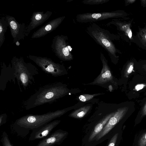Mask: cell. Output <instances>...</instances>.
<instances>
[{
	"label": "cell",
	"mask_w": 146,
	"mask_h": 146,
	"mask_svg": "<svg viewBox=\"0 0 146 146\" xmlns=\"http://www.w3.org/2000/svg\"><path fill=\"white\" fill-rule=\"evenodd\" d=\"M66 86L60 82L47 84L40 88L23 102V106L29 110L46 104H52L69 92Z\"/></svg>",
	"instance_id": "cell-1"
},
{
	"label": "cell",
	"mask_w": 146,
	"mask_h": 146,
	"mask_svg": "<svg viewBox=\"0 0 146 146\" xmlns=\"http://www.w3.org/2000/svg\"><path fill=\"white\" fill-rule=\"evenodd\" d=\"M68 111L67 108H65L41 115H27L16 120L12 127L18 135L25 137L29 133L30 131L60 117Z\"/></svg>",
	"instance_id": "cell-2"
},
{
	"label": "cell",
	"mask_w": 146,
	"mask_h": 146,
	"mask_svg": "<svg viewBox=\"0 0 146 146\" xmlns=\"http://www.w3.org/2000/svg\"><path fill=\"white\" fill-rule=\"evenodd\" d=\"M11 66L14 73L20 91L21 86L25 90L30 85L34 82V76L38 74V68L30 62H26L23 58L14 56L11 60Z\"/></svg>",
	"instance_id": "cell-3"
},
{
	"label": "cell",
	"mask_w": 146,
	"mask_h": 146,
	"mask_svg": "<svg viewBox=\"0 0 146 146\" xmlns=\"http://www.w3.org/2000/svg\"><path fill=\"white\" fill-rule=\"evenodd\" d=\"M86 31L97 44L106 51L112 61L116 57V50L112 40L113 36L108 31L92 23L86 28Z\"/></svg>",
	"instance_id": "cell-4"
},
{
	"label": "cell",
	"mask_w": 146,
	"mask_h": 146,
	"mask_svg": "<svg viewBox=\"0 0 146 146\" xmlns=\"http://www.w3.org/2000/svg\"><path fill=\"white\" fill-rule=\"evenodd\" d=\"M28 57L35 62L45 73L53 76L57 77L65 74L66 70L64 66L45 57L29 55Z\"/></svg>",
	"instance_id": "cell-5"
},
{
	"label": "cell",
	"mask_w": 146,
	"mask_h": 146,
	"mask_svg": "<svg viewBox=\"0 0 146 146\" xmlns=\"http://www.w3.org/2000/svg\"><path fill=\"white\" fill-rule=\"evenodd\" d=\"M68 40L67 36L61 35L54 36L52 41V50L57 57L63 61H70L73 58L72 48Z\"/></svg>",
	"instance_id": "cell-6"
},
{
	"label": "cell",
	"mask_w": 146,
	"mask_h": 146,
	"mask_svg": "<svg viewBox=\"0 0 146 146\" xmlns=\"http://www.w3.org/2000/svg\"><path fill=\"white\" fill-rule=\"evenodd\" d=\"M119 14L117 11L87 13L78 14L76 16V19L79 23L93 22L115 18Z\"/></svg>",
	"instance_id": "cell-7"
},
{
	"label": "cell",
	"mask_w": 146,
	"mask_h": 146,
	"mask_svg": "<svg viewBox=\"0 0 146 146\" xmlns=\"http://www.w3.org/2000/svg\"><path fill=\"white\" fill-rule=\"evenodd\" d=\"M5 20L9 24L13 42L16 43L21 40L24 39L25 36V30L27 26L24 23H19L14 17L6 15Z\"/></svg>",
	"instance_id": "cell-8"
},
{
	"label": "cell",
	"mask_w": 146,
	"mask_h": 146,
	"mask_svg": "<svg viewBox=\"0 0 146 146\" xmlns=\"http://www.w3.org/2000/svg\"><path fill=\"white\" fill-rule=\"evenodd\" d=\"M60 120H54L32 131L29 141L43 139L50 135L53 130L60 123Z\"/></svg>",
	"instance_id": "cell-9"
},
{
	"label": "cell",
	"mask_w": 146,
	"mask_h": 146,
	"mask_svg": "<svg viewBox=\"0 0 146 146\" xmlns=\"http://www.w3.org/2000/svg\"><path fill=\"white\" fill-rule=\"evenodd\" d=\"M52 14L51 11H35L32 14L30 19L31 21L27 26L25 36H27L31 31L43 24L48 20Z\"/></svg>",
	"instance_id": "cell-10"
},
{
	"label": "cell",
	"mask_w": 146,
	"mask_h": 146,
	"mask_svg": "<svg viewBox=\"0 0 146 146\" xmlns=\"http://www.w3.org/2000/svg\"><path fill=\"white\" fill-rule=\"evenodd\" d=\"M68 133L58 129L40 141L36 146H54L61 144L66 138Z\"/></svg>",
	"instance_id": "cell-11"
},
{
	"label": "cell",
	"mask_w": 146,
	"mask_h": 146,
	"mask_svg": "<svg viewBox=\"0 0 146 146\" xmlns=\"http://www.w3.org/2000/svg\"><path fill=\"white\" fill-rule=\"evenodd\" d=\"M65 18V16H62L50 21L34 32L31 36V38H39L50 33L57 28Z\"/></svg>",
	"instance_id": "cell-12"
},
{
	"label": "cell",
	"mask_w": 146,
	"mask_h": 146,
	"mask_svg": "<svg viewBox=\"0 0 146 146\" xmlns=\"http://www.w3.org/2000/svg\"><path fill=\"white\" fill-rule=\"evenodd\" d=\"M126 111V109L123 108L118 109L114 113L101 131L96 136V140H98L110 131L122 118Z\"/></svg>",
	"instance_id": "cell-13"
},
{
	"label": "cell",
	"mask_w": 146,
	"mask_h": 146,
	"mask_svg": "<svg viewBox=\"0 0 146 146\" xmlns=\"http://www.w3.org/2000/svg\"><path fill=\"white\" fill-rule=\"evenodd\" d=\"M100 58L102 64L101 73L92 82L87 84H102L111 82L113 79L108 61L102 52L100 53Z\"/></svg>",
	"instance_id": "cell-14"
},
{
	"label": "cell",
	"mask_w": 146,
	"mask_h": 146,
	"mask_svg": "<svg viewBox=\"0 0 146 146\" xmlns=\"http://www.w3.org/2000/svg\"><path fill=\"white\" fill-rule=\"evenodd\" d=\"M1 73L0 78V90L4 91L8 82L12 81L15 83V77L11 65L9 64L7 66L4 62L1 64Z\"/></svg>",
	"instance_id": "cell-15"
},
{
	"label": "cell",
	"mask_w": 146,
	"mask_h": 146,
	"mask_svg": "<svg viewBox=\"0 0 146 146\" xmlns=\"http://www.w3.org/2000/svg\"><path fill=\"white\" fill-rule=\"evenodd\" d=\"M113 112L106 116L95 126L89 138V141L92 140L101 131L109 119L113 115Z\"/></svg>",
	"instance_id": "cell-16"
},
{
	"label": "cell",
	"mask_w": 146,
	"mask_h": 146,
	"mask_svg": "<svg viewBox=\"0 0 146 146\" xmlns=\"http://www.w3.org/2000/svg\"><path fill=\"white\" fill-rule=\"evenodd\" d=\"M9 25L5 20V17H3L0 19V48L3 44L5 39V34Z\"/></svg>",
	"instance_id": "cell-17"
},
{
	"label": "cell",
	"mask_w": 146,
	"mask_h": 146,
	"mask_svg": "<svg viewBox=\"0 0 146 146\" xmlns=\"http://www.w3.org/2000/svg\"><path fill=\"white\" fill-rule=\"evenodd\" d=\"M91 107L90 106L82 107L71 113L69 115L70 117L79 119L84 117L89 111Z\"/></svg>",
	"instance_id": "cell-18"
},
{
	"label": "cell",
	"mask_w": 146,
	"mask_h": 146,
	"mask_svg": "<svg viewBox=\"0 0 146 146\" xmlns=\"http://www.w3.org/2000/svg\"><path fill=\"white\" fill-rule=\"evenodd\" d=\"M0 141L2 146H14L11 142L7 133L5 131L2 133Z\"/></svg>",
	"instance_id": "cell-19"
},
{
	"label": "cell",
	"mask_w": 146,
	"mask_h": 146,
	"mask_svg": "<svg viewBox=\"0 0 146 146\" xmlns=\"http://www.w3.org/2000/svg\"><path fill=\"white\" fill-rule=\"evenodd\" d=\"M103 94H104L100 93L92 94H83L80 95L78 97V99L80 101L84 102L92 99L95 96Z\"/></svg>",
	"instance_id": "cell-20"
},
{
	"label": "cell",
	"mask_w": 146,
	"mask_h": 146,
	"mask_svg": "<svg viewBox=\"0 0 146 146\" xmlns=\"http://www.w3.org/2000/svg\"><path fill=\"white\" fill-rule=\"evenodd\" d=\"M109 0H84L82 3L85 4L97 5L102 4L108 2Z\"/></svg>",
	"instance_id": "cell-21"
},
{
	"label": "cell",
	"mask_w": 146,
	"mask_h": 146,
	"mask_svg": "<svg viewBox=\"0 0 146 146\" xmlns=\"http://www.w3.org/2000/svg\"><path fill=\"white\" fill-rule=\"evenodd\" d=\"M138 146H146V132L140 137L138 142Z\"/></svg>",
	"instance_id": "cell-22"
},
{
	"label": "cell",
	"mask_w": 146,
	"mask_h": 146,
	"mask_svg": "<svg viewBox=\"0 0 146 146\" xmlns=\"http://www.w3.org/2000/svg\"><path fill=\"white\" fill-rule=\"evenodd\" d=\"M118 133H117L115 134L112 137L110 140L108 146H115L116 143Z\"/></svg>",
	"instance_id": "cell-23"
},
{
	"label": "cell",
	"mask_w": 146,
	"mask_h": 146,
	"mask_svg": "<svg viewBox=\"0 0 146 146\" xmlns=\"http://www.w3.org/2000/svg\"><path fill=\"white\" fill-rule=\"evenodd\" d=\"M7 118V115L6 113L2 114L0 115V126L6 123Z\"/></svg>",
	"instance_id": "cell-24"
},
{
	"label": "cell",
	"mask_w": 146,
	"mask_h": 146,
	"mask_svg": "<svg viewBox=\"0 0 146 146\" xmlns=\"http://www.w3.org/2000/svg\"><path fill=\"white\" fill-rule=\"evenodd\" d=\"M144 86L143 84H138L135 86V88L137 91H138L142 89Z\"/></svg>",
	"instance_id": "cell-25"
},
{
	"label": "cell",
	"mask_w": 146,
	"mask_h": 146,
	"mask_svg": "<svg viewBox=\"0 0 146 146\" xmlns=\"http://www.w3.org/2000/svg\"><path fill=\"white\" fill-rule=\"evenodd\" d=\"M133 69V66L132 65H131L130 66L128 71L127 72L129 74L131 72Z\"/></svg>",
	"instance_id": "cell-26"
},
{
	"label": "cell",
	"mask_w": 146,
	"mask_h": 146,
	"mask_svg": "<svg viewBox=\"0 0 146 146\" xmlns=\"http://www.w3.org/2000/svg\"><path fill=\"white\" fill-rule=\"evenodd\" d=\"M128 36L130 38H131L132 36V32L131 31H130L128 33Z\"/></svg>",
	"instance_id": "cell-27"
},
{
	"label": "cell",
	"mask_w": 146,
	"mask_h": 146,
	"mask_svg": "<svg viewBox=\"0 0 146 146\" xmlns=\"http://www.w3.org/2000/svg\"><path fill=\"white\" fill-rule=\"evenodd\" d=\"M145 39H146V35H145Z\"/></svg>",
	"instance_id": "cell-28"
}]
</instances>
